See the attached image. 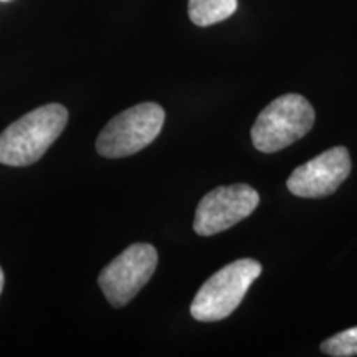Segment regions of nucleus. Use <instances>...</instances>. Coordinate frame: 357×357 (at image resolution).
<instances>
[{"instance_id": "1", "label": "nucleus", "mask_w": 357, "mask_h": 357, "mask_svg": "<svg viewBox=\"0 0 357 357\" xmlns=\"http://www.w3.org/2000/svg\"><path fill=\"white\" fill-rule=\"evenodd\" d=\"M68 123L65 106L45 105L12 123L0 134V164L24 167L37 162Z\"/></svg>"}, {"instance_id": "3", "label": "nucleus", "mask_w": 357, "mask_h": 357, "mask_svg": "<svg viewBox=\"0 0 357 357\" xmlns=\"http://www.w3.org/2000/svg\"><path fill=\"white\" fill-rule=\"evenodd\" d=\"M316 113L305 96L283 95L258 114L252 128L253 146L260 153H278L301 139L314 126Z\"/></svg>"}, {"instance_id": "4", "label": "nucleus", "mask_w": 357, "mask_h": 357, "mask_svg": "<svg viewBox=\"0 0 357 357\" xmlns=\"http://www.w3.org/2000/svg\"><path fill=\"white\" fill-rule=\"evenodd\" d=\"M162 106L158 102H141L132 106L102 128L96 139V151L102 158H128L149 146L164 126Z\"/></svg>"}, {"instance_id": "10", "label": "nucleus", "mask_w": 357, "mask_h": 357, "mask_svg": "<svg viewBox=\"0 0 357 357\" xmlns=\"http://www.w3.org/2000/svg\"><path fill=\"white\" fill-rule=\"evenodd\" d=\"M3 281H6V278H3V271H2V268H0V293H2V289H3Z\"/></svg>"}, {"instance_id": "2", "label": "nucleus", "mask_w": 357, "mask_h": 357, "mask_svg": "<svg viewBox=\"0 0 357 357\" xmlns=\"http://www.w3.org/2000/svg\"><path fill=\"white\" fill-rule=\"evenodd\" d=\"M260 273L261 263L252 258H243L223 266L205 281L195 294L190 306L192 318L200 323H215L229 318L243 301L245 294Z\"/></svg>"}, {"instance_id": "11", "label": "nucleus", "mask_w": 357, "mask_h": 357, "mask_svg": "<svg viewBox=\"0 0 357 357\" xmlns=\"http://www.w3.org/2000/svg\"><path fill=\"white\" fill-rule=\"evenodd\" d=\"M2 2H7V0H2Z\"/></svg>"}, {"instance_id": "7", "label": "nucleus", "mask_w": 357, "mask_h": 357, "mask_svg": "<svg viewBox=\"0 0 357 357\" xmlns=\"http://www.w3.org/2000/svg\"><path fill=\"white\" fill-rule=\"evenodd\" d=\"M349 174V151L337 146L294 169L287 187L296 197L321 199L334 194Z\"/></svg>"}, {"instance_id": "9", "label": "nucleus", "mask_w": 357, "mask_h": 357, "mask_svg": "<svg viewBox=\"0 0 357 357\" xmlns=\"http://www.w3.org/2000/svg\"><path fill=\"white\" fill-rule=\"evenodd\" d=\"M321 351L333 357L357 356V326L326 339L321 344Z\"/></svg>"}, {"instance_id": "5", "label": "nucleus", "mask_w": 357, "mask_h": 357, "mask_svg": "<svg viewBox=\"0 0 357 357\" xmlns=\"http://www.w3.org/2000/svg\"><path fill=\"white\" fill-rule=\"evenodd\" d=\"M158 252L149 243H134L102 268L98 278L101 291L111 306H126L154 275Z\"/></svg>"}, {"instance_id": "8", "label": "nucleus", "mask_w": 357, "mask_h": 357, "mask_svg": "<svg viewBox=\"0 0 357 357\" xmlns=\"http://www.w3.org/2000/svg\"><path fill=\"white\" fill-rule=\"evenodd\" d=\"M238 8V0H189V17L197 26L227 20Z\"/></svg>"}, {"instance_id": "6", "label": "nucleus", "mask_w": 357, "mask_h": 357, "mask_svg": "<svg viewBox=\"0 0 357 357\" xmlns=\"http://www.w3.org/2000/svg\"><path fill=\"white\" fill-rule=\"evenodd\" d=\"M258 204L260 195L247 184L217 187L199 202L194 230L202 236L220 234L252 215Z\"/></svg>"}]
</instances>
